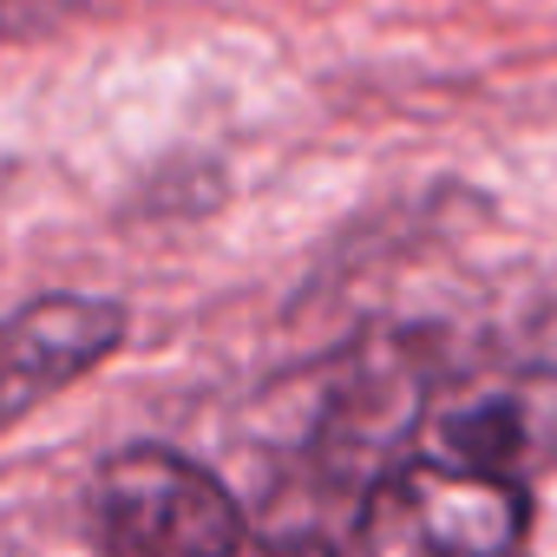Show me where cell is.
Returning <instances> with one entry per match:
<instances>
[{"label": "cell", "instance_id": "cell-1", "mask_svg": "<svg viewBox=\"0 0 557 557\" xmlns=\"http://www.w3.org/2000/svg\"><path fill=\"white\" fill-rule=\"evenodd\" d=\"M92 518L112 557H243V505L216 472L171 446H125L92 479Z\"/></svg>", "mask_w": 557, "mask_h": 557}, {"label": "cell", "instance_id": "cell-2", "mask_svg": "<svg viewBox=\"0 0 557 557\" xmlns=\"http://www.w3.org/2000/svg\"><path fill=\"white\" fill-rule=\"evenodd\" d=\"M524 537V492L466 459L394 466L361 511L368 557H511Z\"/></svg>", "mask_w": 557, "mask_h": 557}, {"label": "cell", "instance_id": "cell-3", "mask_svg": "<svg viewBox=\"0 0 557 557\" xmlns=\"http://www.w3.org/2000/svg\"><path fill=\"white\" fill-rule=\"evenodd\" d=\"M125 342V309L106 296H40L0 322V426L73 387Z\"/></svg>", "mask_w": 557, "mask_h": 557}, {"label": "cell", "instance_id": "cell-4", "mask_svg": "<svg viewBox=\"0 0 557 557\" xmlns=\"http://www.w3.org/2000/svg\"><path fill=\"white\" fill-rule=\"evenodd\" d=\"M243 557H329L315 544H262V550H243Z\"/></svg>", "mask_w": 557, "mask_h": 557}]
</instances>
